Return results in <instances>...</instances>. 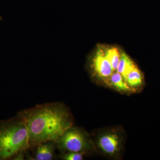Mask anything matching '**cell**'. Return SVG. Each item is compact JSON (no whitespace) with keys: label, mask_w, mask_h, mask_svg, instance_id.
Returning a JSON list of instances; mask_svg holds the SVG:
<instances>
[{"label":"cell","mask_w":160,"mask_h":160,"mask_svg":"<svg viewBox=\"0 0 160 160\" xmlns=\"http://www.w3.org/2000/svg\"><path fill=\"white\" fill-rule=\"evenodd\" d=\"M17 114L26 122L30 149L44 142L57 139L72 126L70 112L60 102L37 105Z\"/></svg>","instance_id":"obj_1"},{"label":"cell","mask_w":160,"mask_h":160,"mask_svg":"<svg viewBox=\"0 0 160 160\" xmlns=\"http://www.w3.org/2000/svg\"><path fill=\"white\" fill-rule=\"evenodd\" d=\"M26 122L17 114L0 121V160H12L21 151L30 149Z\"/></svg>","instance_id":"obj_2"},{"label":"cell","mask_w":160,"mask_h":160,"mask_svg":"<svg viewBox=\"0 0 160 160\" xmlns=\"http://www.w3.org/2000/svg\"><path fill=\"white\" fill-rule=\"evenodd\" d=\"M55 140L58 149L61 153L67 152H84L90 148L86 135L82 130L72 126Z\"/></svg>","instance_id":"obj_3"},{"label":"cell","mask_w":160,"mask_h":160,"mask_svg":"<svg viewBox=\"0 0 160 160\" xmlns=\"http://www.w3.org/2000/svg\"><path fill=\"white\" fill-rule=\"evenodd\" d=\"M90 66L97 76L106 81L114 72L105 56L103 46H98L96 49L90 59Z\"/></svg>","instance_id":"obj_4"},{"label":"cell","mask_w":160,"mask_h":160,"mask_svg":"<svg viewBox=\"0 0 160 160\" xmlns=\"http://www.w3.org/2000/svg\"><path fill=\"white\" fill-rule=\"evenodd\" d=\"M32 160H52L56 158L55 151L58 149L55 140H50L41 143L33 148Z\"/></svg>","instance_id":"obj_5"},{"label":"cell","mask_w":160,"mask_h":160,"mask_svg":"<svg viewBox=\"0 0 160 160\" xmlns=\"http://www.w3.org/2000/svg\"><path fill=\"white\" fill-rule=\"evenodd\" d=\"M98 144L104 152L108 154H113L118 150L119 139L117 135L105 134L100 138Z\"/></svg>","instance_id":"obj_6"},{"label":"cell","mask_w":160,"mask_h":160,"mask_svg":"<svg viewBox=\"0 0 160 160\" xmlns=\"http://www.w3.org/2000/svg\"><path fill=\"white\" fill-rule=\"evenodd\" d=\"M103 51L106 58L111 64L113 71H116L121 58L122 51L114 46H103Z\"/></svg>","instance_id":"obj_7"},{"label":"cell","mask_w":160,"mask_h":160,"mask_svg":"<svg viewBox=\"0 0 160 160\" xmlns=\"http://www.w3.org/2000/svg\"><path fill=\"white\" fill-rule=\"evenodd\" d=\"M134 62L126 52L122 51L121 58L116 71L122 76L124 80L128 73L136 67Z\"/></svg>","instance_id":"obj_8"},{"label":"cell","mask_w":160,"mask_h":160,"mask_svg":"<svg viewBox=\"0 0 160 160\" xmlns=\"http://www.w3.org/2000/svg\"><path fill=\"white\" fill-rule=\"evenodd\" d=\"M107 81L110 86L120 91L129 92L132 90L131 87L126 82L122 76L117 71L113 72Z\"/></svg>","instance_id":"obj_9"},{"label":"cell","mask_w":160,"mask_h":160,"mask_svg":"<svg viewBox=\"0 0 160 160\" xmlns=\"http://www.w3.org/2000/svg\"><path fill=\"white\" fill-rule=\"evenodd\" d=\"M125 81L131 88L141 87L144 82L142 74L137 66L128 73Z\"/></svg>","instance_id":"obj_10"},{"label":"cell","mask_w":160,"mask_h":160,"mask_svg":"<svg viewBox=\"0 0 160 160\" xmlns=\"http://www.w3.org/2000/svg\"><path fill=\"white\" fill-rule=\"evenodd\" d=\"M85 154L84 152H67L61 153L59 158L64 160H82Z\"/></svg>","instance_id":"obj_11"},{"label":"cell","mask_w":160,"mask_h":160,"mask_svg":"<svg viewBox=\"0 0 160 160\" xmlns=\"http://www.w3.org/2000/svg\"><path fill=\"white\" fill-rule=\"evenodd\" d=\"M26 151H23L20 152L18 153L15 156L12 160H24L26 159Z\"/></svg>","instance_id":"obj_12"}]
</instances>
